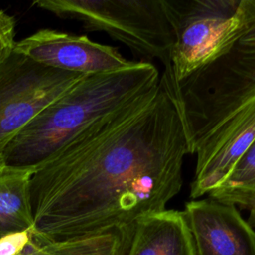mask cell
<instances>
[{
    "label": "cell",
    "mask_w": 255,
    "mask_h": 255,
    "mask_svg": "<svg viewBox=\"0 0 255 255\" xmlns=\"http://www.w3.org/2000/svg\"><path fill=\"white\" fill-rule=\"evenodd\" d=\"M208 197L247 210L249 212L247 222L252 227H255V192H228L214 194Z\"/></svg>",
    "instance_id": "14"
},
{
    "label": "cell",
    "mask_w": 255,
    "mask_h": 255,
    "mask_svg": "<svg viewBox=\"0 0 255 255\" xmlns=\"http://www.w3.org/2000/svg\"><path fill=\"white\" fill-rule=\"evenodd\" d=\"M82 76L43 66L15 50L0 61V168L16 135Z\"/></svg>",
    "instance_id": "5"
},
{
    "label": "cell",
    "mask_w": 255,
    "mask_h": 255,
    "mask_svg": "<svg viewBox=\"0 0 255 255\" xmlns=\"http://www.w3.org/2000/svg\"><path fill=\"white\" fill-rule=\"evenodd\" d=\"M189 143L176 101L158 85L98 119L32 172L33 232L43 242L133 226L182 187Z\"/></svg>",
    "instance_id": "1"
},
{
    "label": "cell",
    "mask_w": 255,
    "mask_h": 255,
    "mask_svg": "<svg viewBox=\"0 0 255 255\" xmlns=\"http://www.w3.org/2000/svg\"><path fill=\"white\" fill-rule=\"evenodd\" d=\"M14 50L43 66L82 75L114 72L133 63L115 47L93 42L85 35L50 29L16 42Z\"/></svg>",
    "instance_id": "7"
},
{
    "label": "cell",
    "mask_w": 255,
    "mask_h": 255,
    "mask_svg": "<svg viewBox=\"0 0 255 255\" xmlns=\"http://www.w3.org/2000/svg\"><path fill=\"white\" fill-rule=\"evenodd\" d=\"M133 226L49 241L30 255H126L130 244Z\"/></svg>",
    "instance_id": "11"
},
{
    "label": "cell",
    "mask_w": 255,
    "mask_h": 255,
    "mask_svg": "<svg viewBox=\"0 0 255 255\" xmlns=\"http://www.w3.org/2000/svg\"><path fill=\"white\" fill-rule=\"evenodd\" d=\"M159 80L157 67L146 61L82 76L16 135L2 167L35 171L95 121L152 90Z\"/></svg>",
    "instance_id": "3"
},
{
    "label": "cell",
    "mask_w": 255,
    "mask_h": 255,
    "mask_svg": "<svg viewBox=\"0 0 255 255\" xmlns=\"http://www.w3.org/2000/svg\"><path fill=\"white\" fill-rule=\"evenodd\" d=\"M31 174L25 170L0 168V238L33 229Z\"/></svg>",
    "instance_id": "10"
},
{
    "label": "cell",
    "mask_w": 255,
    "mask_h": 255,
    "mask_svg": "<svg viewBox=\"0 0 255 255\" xmlns=\"http://www.w3.org/2000/svg\"><path fill=\"white\" fill-rule=\"evenodd\" d=\"M34 5L101 31L134 54L156 59L170 69L173 33L162 0H37Z\"/></svg>",
    "instance_id": "4"
},
{
    "label": "cell",
    "mask_w": 255,
    "mask_h": 255,
    "mask_svg": "<svg viewBox=\"0 0 255 255\" xmlns=\"http://www.w3.org/2000/svg\"><path fill=\"white\" fill-rule=\"evenodd\" d=\"M239 3L240 0H162L174 38L170 69L162 73L168 82L183 81L208 60Z\"/></svg>",
    "instance_id": "6"
},
{
    "label": "cell",
    "mask_w": 255,
    "mask_h": 255,
    "mask_svg": "<svg viewBox=\"0 0 255 255\" xmlns=\"http://www.w3.org/2000/svg\"><path fill=\"white\" fill-rule=\"evenodd\" d=\"M42 244L33 229L10 234L0 238V255H30Z\"/></svg>",
    "instance_id": "13"
},
{
    "label": "cell",
    "mask_w": 255,
    "mask_h": 255,
    "mask_svg": "<svg viewBox=\"0 0 255 255\" xmlns=\"http://www.w3.org/2000/svg\"><path fill=\"white\" fill-rule=\"evenodd\" d=\"M182 212L194 255H255V231L236 206L207 197L186 202Z\"/></svg>",
    "instance_id": "8"
},
{
    "label": "cell",
    "mask_w": 255,
    "mask_h": 255,
    "mask_svg": "<svg viewBox=\"0 0 255 255\" xmlns=\"http://www.w3.org/2000/svg\"><path fill=\"white\" fill-rule=\"evenodd\" d=\"M228 192H255V139L208 196Z\"/></svg>",
    "instance_id": "12"
},
{
    "label": "cell",
    "mask_w": 255,
    "mask_h": 255,
    "mask_svg": "<svg viewBox=\"0 0 255 255\" xmlns=\"http://www.w3.org/2000/svg\"><path fill=\"white\" fill-rule=\"evenodd\" d=\"M15 20L0 10V61L6 58L15 48Z\"/></svg>",
    "instance_id": "15"
},
{
    "label": "cell",
    "mask_w": 255,
    "mask_h": 255,
    "mask_svg": "<svg viewBox=\"0 0 255 255\" xmlns=\"http://www.w3.org/2000/svg\"><path fill=\"white\" fill-rule=\"evenodd\" d=\"M161 79L180 112L195 168L255 114V0H240L208 60L189 77Z\"/></svg>",
    "instance_id": "2"
},
{
    "label": "cell",
    "mask_w": 255,
    "mask_h": 255,
    "mask_svg": "<svg viewBox=\"0 0 255 255\" xmlns=\"http://www.w3.org/2000/svg\"><path fill=\"white\" fill-rule=\"evenodd\" d=\"M126 255H194L183 212L164 209L137 220Z\"/></svg>",
    "instance_id": "9"
}]
</instances>
